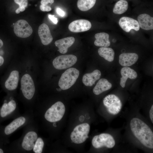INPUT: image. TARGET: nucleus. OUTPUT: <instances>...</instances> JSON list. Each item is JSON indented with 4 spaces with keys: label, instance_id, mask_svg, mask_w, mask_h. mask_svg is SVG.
<instances>
[{
    "label": "nucleus",
    "instance_id": "7c9ffc66",
    "mask_svg": "<svg viewBox=\"0 0 153 153\" xmlns=\"http://www.w3.org/2000/svg\"><path fill=\"white\" fill-rule=\"evenodd\" d=\"M54 0H41V5H47L48 3L52 4Z\"/></svg>",
    "mask_w": 153,
    "mask_h": 153
},
{
    "label": "nucleus",
    "instance_id": "f3484780",
    "mask_svg": "<svg viewBox=\"0 0 153 153\" xmlns=\"http://www.w3.org/2000/svg\"><path fill=\"white\" fill-rule=\"evenodd\" d=\"M138 22L141 28L149 30L153 29V18L148 14H143L138 17Z\"/></svg>",
    "mask_w": 153,
    "mask_h": 153
},
{
    "label": "nucleus",
    "instance_id": "6e6552de",
    "mask_svg": "<svg viewBox=\"0 0 153 153\" xmlns=\"http://www.w3.org/2000/svg\"><path fill=\"white\" fill-rule=\"evenodd\" d=\"M21 85L24 96L28 99H31L34 94L35 88L33 81L29 74H26L22 76Z\"/></svg>",
    "mask_w": 153,
    "mask_h": 153
},
{
    "label": "nucleus",
    "instance_id": "473e14b6",
    "mask_svg": "<svg viewBox=\"0 0 153 153\" xmlns=\"http://www.w3.org/2000/svg\"><path fill=\"white\" fill-rule=\"evenodd\" d=\"M56 12L60 16L63 17L65 15L64 12L59 8H57Z\"/></svg>",
    "mask_w": 153,
    "mask_h": 153
},
{
    "label": "nucleus",
    "instance_id": "c9c22d12",
    "mask_svg": "<svg viewBox=\"0 0 153 153\" xmlns=\"http://www.w3.org/2000/svg\"><path fill=\"white\" fill-rule=\"evenodd\" d=\"M3 153V150L1 148H0V153Z\"/></svg>",
    "mask_w": 153,
    "mask_h": 153
},
{
    "label": "nucleus",
    "instance_id": "9b49d317",
    "mask_svg": "<svg viewBox=\"0 0 153 153\" xmlns=\"http://www.w3.org/2000/svg\"><path fill=\"white\" fill-rule=\"evenodd\" d=\"M119 24L122 29L127 32H129L131 29L136 31L139 30L140 26L138 22L131 18L123 17L119 21Z\"/></svg>",
    "mask_w": 153,
    "mask_h": 153
},
{
    "label": "nucleus",
    "instance_id": "c756f323",
    "mask_svg": "<svg viewBox=\"0 0 153 153\" xmlns=\"http://www.w3.org/2000/svg\"><path fill=\"white\" fill-rule=\"evenodd\" d=\"M48 18L49 19L55 24H57L58 23V19L57 18L54 17V15L49 14Z\"/></svg>",
    "mask_w": 153,
    "mask_h": 153
},
{
    "label": "nucleus",
    "instance_id": "a878e982",
    "mask_svg": "<svg viewBox=\"0 0 153 153\" xmlns=\"http://www.w3.org/2000/svg\"><path fill=\"white\" fill-rule=\"evenodd\" d=\"M96 0H78L77 6L81 11H87L94 5Z\"/></svg>",
    "mask_w": 153,
    "mask_h": 153
},
{
    "label": "nucleus",
    "instance_id": "4be33fe9",
    "mask_svg": "<svg viewBox=\"0 0 153 153\" xmlns=\"http://www.w3.org/2000/svg\"><path fill=\"white\" fill-rule=\"evenodd\" d=\"M25 121V118L22 116L16 119L5 127L4 130L5 134L8 135L12 133L23 125Z\"/></svg>",
    "mask_w": 153,
    "mask_h": 153
},
{
    "label": "nucleus",
    "instance_id": "423d86ee",
    "mask_svg": "<svg viewBox=\"0 0 153 153\" xmlns=\"http://www.w3.org/2000/svg\"><path fill=\"white\" fill-rule=\"evenodd\" d=\"M92 143L93 147L96 148L103 147L111 148L115 145V140L113 137L107 133H102L94 136Z\"/></svg>",
    "mask_w": 153,
    "mask_h": 153
},
{
    "label": "nucleus",
    "instance_id": "20e7f679",
    "mask_svg": "<svg viewBox=\"0 0 153 153\" xmlns=\"http://www.w3.org/2000/svg\"><path fill=\"white\" fill-rule=\"evenodd\" d=\"M103 103L108 112L112 115H116L120 111L122 103L119 98L114 94H109L103 99Z\"/></svg>",
    "mask_w": 153,
    "mask_h": 153
},
{
    "label": "nucleus",
    "instance_id": "393cba45",
    "mask_svg": "<svg viewBox=\"0 0 153 153\" xmlns=\"http://www.w3.org/2000/svg\"><path fill=\"white\" fill-rule=\"evenodd\" d=\"M128 6V3L126 1L120 0L115 4L113 9V12L115 14H122L127 11Z\"/></svg>",
    "mask_w": 153,
    "mask_h": 153
},
{
    "label": "nucleus",
    "instance_id": "2f4dec72",
    "mask_svg": "<svg viewBox=\"0 0 153 153\" xmlns=\"http://www.w3.org/2000/svg\"><path fill=\"white\" fill-rule=\"evenodd\" d=\"M149 117L151 121L153 123V105H152L149 112Z\"/></svg>",
    "mask_w": 153,
    "mask_h": 153
},
{
    "label": "nucleus",
    "instance_id": "c85d7f7f",
    "mask_svg": "<svg viewBox=\"0 0 153 153\" xmlns=\"http://www.w3.org/2000/svg\"><path fill=\"white\" fill-rule=\"evenodd\" d=\"M40 9L42 11L47 12L49 11L52 9L50 6L47 5H40Z\"/></svg>",
    "mask_w": 153,
    "mask_h": 153
},
{
    "label": "nucleus",
    "instance_id": "412c9836",
    "mask_svg": "<svg viewBox=\"0 0 153 153\" xmlns=\"http://www.w3.org/2000/svg\"><path fill=\"white\" fill-rule=\"evenodd\" d=\"M112 87L111 84L107 79L101 78L99 80L94 88L93 92L95 95H99L110 89Z\"/></svg>",
    "mask_w": 153,
    "mask_h": 153
},
{
    "label": "nucleus",
    "instance_id": "f704fd0d",
    "mask_svg": "<svg viewBox=\"0 0 153 153\" xmlns=\"http://www.w3.org/2000/svg\"><path fill=\"white\" fill-rule=\"evenodd\" d=\"M3 45V43L2 41L0 39V48H1Z\"/></svg>",
    "mask_w": 153,
    "mask_h": 153
},
{
    "label": "nucleus",
    "instance_id": "4468645a",
    "mask_svg": "<svg viewBox=\"0 0 153 153\" xmlns=\"http://www.w3.org/2000/svg\"><path fill=\"white\" fill-rule=\"evenodd\" d=\"M37 139V133L33 131H30L25 136L22 143V146L25 150L30 151L32 150Z\"/></svg>",
    "mask_w": 153,
    "mask_h": 153
},
{
    "label": "nucleus",
    "instance_id": "7ed1b4c3",
    "mask_svg": "<svg viewBox=\"0 0 153 153\" xmlns=\"http://www.w3.org/2000/svg\"><path fill=\"white\" fill-rule=\"evenodd\" d=\"M65 112L63 104L61 101H58L52 105L46 112L44 117L50 122H55L60 120Z\"/></svg>",
    "mask_w": 153,
    "mask_h": 153
},
{
    "label": "nucleus",
    "instance_id": "e433bc0d",
    "mask_svg": "<svg viewBox=\"0 0 153 153\" xmlns=\"http://www.w3.org/2000/svg\"><path fill=\"white\" fill-rule=\"evenodd\" d=\"M13 25H14V24H14V23H13Z\"/></svg>",
    "mask_w": 153,
    "mask_h": 153
},
{
    "label": "nucleus",
    "instance_id": "6ab92c4d",
    "mask_svg": "<svg viewBox=\"0 0 153 153\" xmlns=\"http://www.w3.org/2000/svg\"><path fill=\"white\" fill-rule=\"evenodd\" d=\"M19 79L18 71L14 70L10 73L5 83V86L8 90H15L17 87Z\"/></svg>",
    "mask_w": 153,
    "mask_h": 153
},
{
    "label": "nucleus",
    "instance_id": "39448f33",
    "mask_svg": "<svg viewBox=\"0 0 153 153\" xmlns=\"http://www.w3.org/2000/svg\"><path fill=\"white\" fill-rule=\"evenodd\" d=\"M90 129V125L84 123L76 126L71 132L70 137L72 141L76 144L84 142L88 138Z\"/></svg>",
    "mask_w": 153,
    "mask_h": 153
},
{
    "label": "nucleus",
    "instance_id": "f257e3e1",
    "mask_svg": "<svg viewBox=\"0 0 153 153\" xmlns=\"http://www.w3.org/2000/svg\"><path fill=\"white\" fill-rule=\"evenodd\" d=\"M132 133L136 138L144 146L153 148V132L145 122L137 118H132L130 122Z\"/></svg>",
    "mask_w": 153,
    "mask_h": 153
},
{
    "label": "nucleus",
    "instance_id": "f03ea898",
    "mask_svg": "<svg viewBox=\"0 0 153 153\" xmlns=\"http://www.w3.org/2000/svg\"><path fill=\"white\" fill-rule=\"evenodd\" d=\"M79 75V71L74 68H70L61 75L58 85L62 90H66L71 87L75 82Z\"/></svg>",
    "mask_w": 153,
    "mask_h": 153
},
{
    "label": "nucleus",
    "instance_id": "dca6fc26",
    "mask_svg": "<svg viewBox=\"0 0 153 153\" xmlns=\"http://www.w3.org/2000/svg\"><path fill=\"white\" fill-rule=\"evenodd\" d=\"M120 73L122 77L120 78V84L123 88L125 87L126 82L128 78L133 79L137 76V72L134 70L127 67L122 68Z\"/></svg>",
    "mask_w": 153,
    "mask_h": 153
},
{
    "label": "nucleus",
    "instance_id": "aec40b11",
    "mask_svg": "<svg viewBox=\"0 0 153 153\" xmlns=\"http://www.w3.org/2000/svg\"><path fill=\"white\" fill-rule=\"evenodd\" d=\"M96 39L94 44L96 46L108 47L110 44L109 40V35L106 33L101 32L96 33L95 35Z\"/></svg>",
    "mask_w": 153,
    "mask_h": 153
},
{
    "label": "nucleus",
    "instance_id": "f8f14e48",
    "mask_svg": "<svg viewBox=\"0 0 153 153\" xmlns=\"http://www.w3.org/2000/svg\"><path fill=\"white\" fill-rule=\"evenodd\" d=\"M38 33L42 43L44 45H47L52 41L53 37L48 26L43 23L39 27Z\"/></svg>",
    "mask_w": 153,
    "mask_h": 153
},
{
    "label": "nucleus",
    "instance_id": "bb28decb",
    "mask_svg": "<svg viewBox=\"0 0 153 153\" xmlns=\"http://www.w3.org/2000/svg\"><path fill=\"white\" fill-rule=\"evenodd\" d=\"M44 146V142L42 138L39 137L37 139L34 146L33 151L35 153L42 152Z\"/></svg>",
    "mask_w": 153,
    "mask_h": 153
},
{
    "label": "nucleus",
    "instance_id": "0eeeda50",
    "mask_svg": "<svg viewBox=\"0 0 153 153\" xmlns=\"http://www.w3.org/2000/svg\"><path fill=\"white\" fill-rule=\"evenodd\" d=\"M77 58L73 55L69 54L59 56L53 60L52 63L56 69L61 70L70 67L76 62Z\"/></svg>",
    "mask_w": 153,
    "mask_h": 153
},
{
    "label": "nucleus",
    "instance_id": "b1692460",
    "mask_svg": "<svg viewBox=\"0 0 153 153\" xmlns=\"http://www.w3.org/2000/svg\"><path fill=\"white\" fill-rule=\"evenodd\" d=\"M16 103L14 100H12L8 103H5L3 105L0 111V115L2 117H5L15 110L16 108Z\"/></svg>",
    "mask_w": 153,
    "mask_h": 153
},
{
    "label": "nucleus",
    "instance_id": "5701e85b",
    "mask_svg": "<svg viewBox=\"0 0 153 153\" xmlns=\"http://www.w3.org/2000/svg\"><path fill=\"white\" fill-rule=\"evenodd\" d=\"M98 52L99 56L106 60L109 62L113 61L114 52L112 48L107 47H101L98 49Z\"/></svg>",
    "mask_w": 153,
    "mask_h": 153
},
{
    "label": "nucleus",
    "instance_id": "9d476101",
    "mask_svg": "<svg viewBox=\"0 0 153 153\" xmlns=\"http://www.w3.org/2000/svg\"><path fill=\"white\" fill-rule=\"evenodd\" d=\"M90 22L84 19L75 20L71 23L69 25V30L73 32H80L87 31L91 28Z\"/></svg>",
    "mask_w": 153,
    "mask_h": 153
},
{
    "label": "nucleus",
    "instance_id": "1a4fd4ad",
    "mask_svg": "<svg viewBox=\"0 0 153 153\" xmlns=\"http://www.w3.org/2000/svg\"><path fill=\"white\" fill-rule=\"evenodd\" d=\"M14 31L17 37L25 38L31 35L33 29L27 21L24 20H20L15 24Z\"/></svg>",
    "mask_w": 153,
    "mask_h": 153
},
{
    "label": "nucleus",
    "instance_id": "ddd939ff",
    "mask_svg": "<svg viewBox=\"0 0 153 153\" xmlns=\"http://www.w3.org/2000/svg\"><path fill=\"white\" fill-rule=\"evenodd\" d=\"M138 59V55L136 53H124L121 54L120 55L119 62L121 66L123 67H128L135 63Z\"/></svg>",
    "mask_w": 153,
    "mask_h": 153
},
{
    "label": "nucleus",
    "instance_id": "72a5a7b5",
    "mask_svg": "<svg viewBox=\"0 0 153 153\" xmlns=\"http://www.w3.org/2000/svg\"><path fill=\"white\" fill-rule=\"evenodd\" d=\"M4 62V60L3 57L0 56V66L3 65Z\"/></svg>",
    "mask_w": 153,
    "mask_h": 153
},
{
    "label": "nucleus",
    "instance_id": "cd10ccee",
    "mask_svg": "<svg viewBox=\"0 0 153 153\" xmlns=\"http://www.w3.org/2000/svg\"><path fill=\"white\" fill-rule=\"evenodd\" d=\"M14 2L19 5V7L16 10V14H19L20 12H23L25 10L28 5L27 0H14Z\"/></svg>",
    "mask_w": 153,
    "mask_h": 153
},
{
    "label": "nucleus",
    "instance_id": "2eb2a0df",
    "mask_svg": "<svg viewBox=\"0 0 153 153\" xmlns=\"http://www.w3.org/2000/svg\"><path fill=\"white\" fill-rule=\"evenodd\" d=\"M75 38L70 37L56 41L55 42L59 51L61 53L65 54L67 53L68 48L71 46L74 42Z\"/></svg>",
    "mask_w": 153,
    "mask_h": 153
},
{
    "label": "nucleus",
    "instance_id": "a211bd4d",
    "mask_svg": "<svg viewBox=\"0 0 153 153\" xmlns=\"http://www.w3.org/2000/svg\"><path fill=\"white\" fill-rule=\"evenodd\" d=\"M101 75V73L100 71L95 70L91 73L85 74L82 77V82L86 86H91L100 78Z\"/></svg>",
    "mask_w": 153,
    "mask_h": 153
}]
</instances>
